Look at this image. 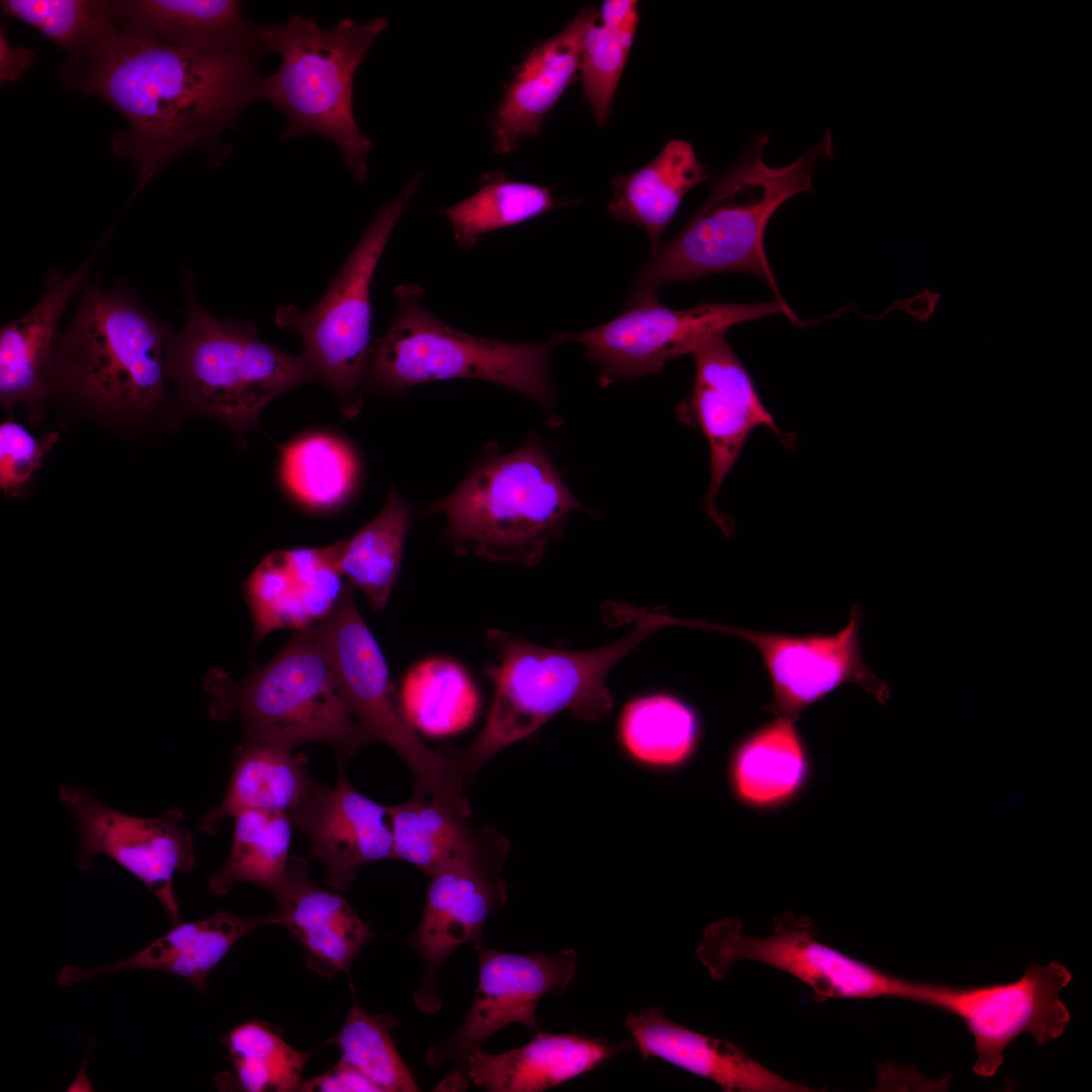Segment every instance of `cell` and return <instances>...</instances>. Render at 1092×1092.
<instances>
[{
  "label": "cell",
  "mask_w": 1092,
  "mask_h": 1092,
  "mask_svg": "<svg viewBox=\"0 0 1092 1092\" xmlns=\"http://www.w3.org/2000/svg\"><path fill=\"white\" fill-rule=\"evenodd\" d=\"M280 471L289 492L304 506L328 510L342 504L357 477V462L341 439L311 433L281 451Z\"/></svg>",
  "instance_id": "36"
},
{
  "label": "cell",
  "mask_w": 1092,
  "mask_h": 1092,
  "mask_svg": "<svg viewBox=\"0 0 1092 1092\" xmlns=\"http://www.w3.org/2000/svg\"><path fill=\"white\" fill-rule=\"evenodd\" d=\"M794 722L778 717L735 748L730 778L743 802L754 806L777 804L791 797L803 784L807 761Z\"/></svg>",
  "instance_id": "34"
},
{
  "label": "cell",
  "mask_w": 1092,
  "mask_h": 1092,
  "mask_svg": "<svg viewBox=\"0 0 1092 1092\" xmlns=\"http://www.w3.org/2000/svg\"><path fill=\"white\" fill-rule=\"evenodd\" d=\"M4 15L21 20L67 54V60L84 56L111 24L107 1L95 0H5Z\"/></svg>",
  "instance_id": "42"
},
{
  "label": "cell",
  "mask_w": 1092,
  "mask_h": 1092,
  "mask_svg": "<svg viewBox=\"0 0 1092 1092\" xmlns=\"http://www.w3.org/2000/svg\"><path fill=\"white\" fill-rule=\"evenodd\" d=\"M583 506L552 464L545 447L531 437L502 454L490 445L449 494L431 503L425 515L443 514L444 540L458 555L490 561L538 564L559 538L567 517Z\"/></svg>",
  "instance_id": "3"
},
{
  "label": "cell",
  "mask_w": 1092,
  "mask_h": 1092,
  "mask_svg": "<svg viewBox=\"0 0 1092 1092\" xmlns=\"http://www.w3.org/2000/svg\"><path fill=\"white\" fill-rule=\"evenodd\" d=\"M59 795L76 824L79 868L88 869L98 854L108 856L154 894L172 924L179 922L173 878L195 864L193 837L182 824V812L172 808L154 817L131 815L73 785L63 786Z\"/></svg>",
  "instance_id": "15"
},
{
  "label": "cell",
  "mask_w": 1092,
  "mask_h": 1092,
  "mask_svg": "<svg viewBox=\"0 0 1092 1092\" xmlns=\"http://www.w3.org/2000/svg\"><path fill=\"white\" fill-rule=\"evenodd\" d=\"M261 49L188 51L126 37L110 26L84 56L66 61L61 76L126 120L110 147L135 166L134 197L171 161L205 149L259 100Z\"/></svg>",
  "instance_id": "1"
},
{
  "label": "cell",
  "mask_w": 1092,
  "mask_h": 1092,
  "mask_svg": "<svg viewBox=\"0 0 1092 1092\" xmlns=\"http://www.w3.org/2000/svg\"><path fill=\"white\" fill-rule=\"evenodd\" d=\"M424 289L396 286V313L388 330L374 340L364 385L382 395L416 384L471 378L521 392L544 406L554 404L556 388L549 355L558 343L516 344L460 332L424 308Z\"/></svg>",
  "instance_id": "8"
},
{
  "label": "cell",
  "mask_w": 1092,
  "mask_h": 1092,
  "mask_svg": "<svg viewBox=\"0 0 1092 1092\" xmlns=\"http://www.w3.org/2000/svg\"><path fill=\"white\" fill-rule=\"evenodd\" d=\"M386 808L393 858L412 863L428 878L477 850L493 830L474 829L470 813L415 793Z\"/></svg>",
  "instance_id": "31"
},
{
  "label": "cell",
  "mask_w": 1092,
  "mask_h": 1092,
  "mask_svg": "<svg viewBox=\"0 0 1092 1092\" xmlns=\"http://www.w3.org/2000/svg\"><path fill=\"white\" fill-rule=\"evenodd\" d=\"M510 844L495 829L473 853L429 877L422 919L412 944L425 965V978L414 1000L420 1010L441 1007L437 976L446 958L465 942L482 940L488 916L507 900L502 876Z\"/></svg>",
  "instance_id": "18"
},
{
  "label": "cell",
  "mask_w": 1092,
  "mask_h": 1092,
  "mask_svg": "<svg viewBox=\"0 0 1092 1092\" xmlns=\"http://www.w3.org/2000/svg\"><path fill=\"white\" fill-rule=\"evenodd\" d=\"M318 629L345 707L371 741L387 744L402 758L414 779V793L471 812L463 793L469 778L460 758L430 748L413 729L381 649L356 606L353 587L346 585Z\"/></svg>",
  "instance_id": "9"
},
{
  "label": "cell",
  "mask_w": 1092,
  "mask_h": 1092,
  "mask_svg": "<svg viewBox=\"0 0 1092 1092\" xmlns=\"http://www.w3.org/2000/svg\"><path fill=\"white\" fill-rule=\"evenodd\" d=\"M479 186L445 211L454 240L464 248H472L484 234L523 223L555 206L549 188L510 180L502 172L485 173Z\"/></svg>",
  "instance_id": "37"
},
{
  "label": "cell",
  "mask_w": 1092,
  "mask_h": 1092,
  "mask_svg": "<svg viewBox=\"0 0 1092 1092\" xmlns=\"http://www.w3.org/2000/svg\"><path fill=\"white\" fill-rule=\"evenodd\" d=\"M411 523L408 504L392 488L374 519L348 540L334 543L342 575L375 611L386 607L396 583Z\"/></svg>",
  "instance_id": "33"
},
{
  "label": "cell",
  "mask_w": 1092,
  "mask_h": 1092,
  "mask_svg": "<svg viewBox=\"0 0 1092 1092\" xmlns=\"http://www.w3.org/2000/svg\"><path fill=\"white\" fill-rule=\"evenodd\" d=\"M335 544L276 550L265 556L244 583L255 640L279 629H305L324 621L346 585Z\"/></svg>",
  "instance_id": "21"
},
{
  "label": "cell",
  "mask_w": 1092,
  "mask_h": 1092,
  "mask_svg": "<svg viewBox=\"0 0 1092 1092\" xmlns=\"http://www.w3.org/2000/svg\"><path fill=\"white\" fill-rule=\"evenodd\" d=\"M167 344V330L132 296L92 285L63 338L65 378L103 408L145 412L164 391Z\"/></svg>",
  "instance_id": "11"
},
{
  "label": "cell",
  "mask_w": 1092,
  "mask_h": 1092,
  "mask_svg": "<svg viewBox=\"0 0 1092 1092\" xmlns=\"http://www.w3.org/2000/svg\"><path fill=\"white\" fill-rule=\"evenodd\" d=\"M696 954L714 980H722L739 961L768 965L795 977L817 1002L835 998L895 997L924 1003L926 982L888 974L822 943L813 920L789 912L774 917L772 933L750 936L739 918L709 924Z\"/></svg>",
  "instance_id": "12"
},
{
  "label": "cell",
  "mask_w": 1092,
  "mask_h": 1092,
  "mask_svg": "<svg viewBox=\"0 0 1092 1092\" xmlns=\"http://www.w3.org/2000/svg\"><path fill=\"white\" fill-rule=\"evenodd\" d=\"M479 973L472 1004L460 1026L445 1040L432 1044L427 1062L459 1066L482 1042L506 1025L522 1024L531 1031L541 1028L536 1018L538 1002L549 992L562 994L576 969V952L517 954L475 943Z\"/></svg>",
  "instance_id": "19"
},
{
  "label": "cell",
  "mask_w": 1092,
  "mask_h": 1092,
  "mask_svg": "<svg viewBox=\"0 0 1092 1092\" xmlns=\"http://www.w3.org/2000/svg\"><path fill=\"white\" fill-rule=\"evenodd\" d=\"M346 759L339 755L334 786L313 782L287 815L306 835L309 855L326 864V882L338 892L349 889L360 867L393 858L387 808L351 785Z\"/></svg>",
  "instance_id": "20"
},
{
  "label": "cell",
  "mask_w": 1092,
  "mask_h": 1092,
  "mask_svg": "<svg viewBox=\"0 0 1092 1092\" xmlns=\"http://www.w3.org/2000/svg\"><path fill=\"white\" fill-rule=\"evenodd\" d=\"M89 260L70 274L50 272L39 301L19 318L2 326L0 397L3 405L35 402L46 394L57 325L70 297L82 284Z\"/></svg>",
  "instance_id": "27"
},
{
  "label": "cell",
  "mask_w": 1092,
  "mask_h": 1092,
  "mask_svg": "<svg viewBox=\"0 0 1092 1092\" xmlns=\"http://www.w3.org/2000/svg\"><path fill=\"white\" fill-rule=\"evenodd\" d=\"M599 18L596 8H584L529 52L489 117L494 153L509 154L523 138L541 131L544 117L573 81L585 31Z\"/></svg>",
  "instance_id": "24"
},
{
  "label": "cell",
  "mask_w": 1092,
  "mask_h": 1092,
  "mask_svg": "<svg viewBox=\"0 0 1092 1092\" xmlns=\"http://www.w3.org/2000/svg\"><path fill=\"white\" fill-rule=\"evenodd\" d=\"M623 752L639 765L671 770L694 754L701 735L696 710L679 697L654 692L629 700L617 722Z\"/></svg>",
  "instance_id": "32"
},
{
  "label": "cell",
  "mask_w": 1092,
  "mask_h": 1092,
  "mask_svg": "<svg viewBox=\"0 0 1092 1092\" xmlns=\"http://www.w3.org/2000/svg\"><path fill=\"white\" fill-rule=\"evenodd\" d=\"M280 924L278 914L244 917L218 911L197 921H179L130 957L98 967L99 976L124 970L164 972L191 982L204 992L210 972L243 936L263 926Z\"/></svg>",
  "instance_id": "28"
},
{
  "label": "cell",
  "mask_w": 1092,
  "mask_h": 1092,
  "mask_svg": "<svg viewBox=\"0 0 1092 1092\" xmlns=\"http://www.w3.org/2000/svg\"><path fill=\"white\" fill-rule=\"evenodd\" d=\"M216 720L237 713L246 742L293 749L309 742L334 746L348 758L372 742L338 692L318 623L298 630L264 666L242 680L212 668L204 680Z\"/></svg>",
  "instance_id": "6"
},
{
  "label": "cell",
  "mask_w": 1092,
  "mask_h": 1092,
  "mask_svg": "<svg viewBox=\"0 0 1092 1092\" xmlns=\"http://www.w3.org/2000/svg\"><path fill=\"white\" fill-rule=\"evenodd\" d=\"M242 1091H298L304 1067L315 1051H298L267 1022L250 1020L222 1038Z\"/></svg>",
  "instance_id": "40"
},
{
  "label": "cell",
  "mask_w": 1092,
  "mask_h": 1092,
  "mask_svg": "<svg viewBox=\"0 0 1092 1092\" xmlns=\"http://www.w3.org/2000/svg\"><path fill=\"white\" fill-rule=\"evenodd\" d=\"M633 1046L634 1040L612 1043L576 1031L540 1029L526 1044L500 1054L472 1052L443 1083L460 1087L467 1081L491 1092H539L593 1071Z\"/></svg>",
  "instance_id": "22"
},
{
  "label": "cell",
  "mask_w": 1092,
  "mask_h": 1092,
  "mask_svg": "<svg viewBox=\"0 0 1092 1092\" xmlns=\"http://www.w3.org/2000/svg\"><path fill=\"white\" fill-rule=\"evenodd\" d=\"M625 1027L643 1059H661L716 1083L723 1091H813L769 1070L730 1040L708 1036L670 1020L657 1007L629 1013Z\"/></svg>",
  "instance_id": "23"
},
{
  "label": "cell",
  "mask_w": 1092,
  "mask_h": 1092,
  "mask_svg": "<svg viewBox=\"0 0 1092 1092\" xmlns=\"http://www.w3.org/2000/svg\"><path fill=\"white\" fill-rule=\"evenodd\" d=\"M474 686L465 669L444 657L415 664L404 675L400 704L412 724L434 733L464 726L476 705Z\"/></svg>",
  "instance_id": "39"
},
{
  "label": "cell",
  "mask_w": 1092,
  "mask_h": 1092,
  "mask_svg": "<svg viewBox=\"0 0 1092 1092\" xmlns=\"http://www.w3.org/2000/svg\"><path fill=\"white\" fill-rule=\"evenodd\" d=\"M234 818L230 854L222 867L209 877V891L221 896L236 883H249L273 894L285 877L291 856L292 824L287 814L245 810Z\"/></svg>",
  "instance_id": "35"
},
{
  "label": "cell",
  "mask_w": 1092,
  "mask_h": 1092,
  "mask_svg": "<svg viewBox=\"0 0 1092 1092\" xmlns=\"http://www.w3.org/2000/svg\"><path fill=\"white\" fill-rule=\"evenodd\" d=\"M298 1091L349 1092L378 1091V1089L361 1073L339 1061L324 1074L305 1082L302 1081Z\"/></svg>",
  "instance_id": "44"
},
{
  "label": "cell",
  "mask_w": 1092,
  "mask_h": 1092,
  "mask_svg": "<svg viewBox=\"0 0 1092 1092\" xmlns=\"http://www.w3.org/2000/svg\"><path fill=\"white\" fill-rule=\"evenodd\" d=\"M1072 974L1056 961L1029 962L1015 981L953 986L930 983L927 1004L962 1020L974 1038V1073L993 1077L1005 1048L1029 1033L1038 1045L1063 1035L1070 1012L1060 997Z\"/></svg>",
  "instance_id": "14"
},
{
  "label": "cell",
  "mask_w": 1092,
  "mask_h": 1092,
  "mask_svg": "<svg viewBox=\"0 0 1092 1092\" xmlns=\"http://www.w3.org/2000/svg\"><path fill=\"white\" fill-rule=\"evenodd\" d=\"M862 611L854 605L847 625L835 634L796 635L759 632L696 620L678 626L740 637L760 654L772 687L768 710L793 721L809 705L847 682L860 686L879 702L889 698L888 686L869 669L859 644Z\"/></svg>",
  "instance_id": "16"
},
{
  "label": "cell",
  "mask_w": 1092,
  "mask_h": 1092,
  "mask_svg": "<svg viewBox=\"0 0 1092 1092\" xmlns=\"http://www.w3.org/2000/svg\"><path fill=\"white\" fill-rule=\"evenodd\" d=\"M783 312L794 324H803L788 304L779 300L760 303H701L691 309H673L657 300L626 305V310L597 328L577 333L557 332L559 344L583 345L588 360L602 366L600 384L633 380L660 371L671 359L694 351L705 341L737 324Z\"/></svg>",
  "instance_id": "13"
},
{
  "label": "cell",
  "mask_w": 1092,
  "mask_h": 1092,
  "mask_svg": "<svg viewBox=\"0 0 1092 1092\" xmlns=\"http://www.w3.org/2000/svg\"><path fill=\"white\" fill-rule=\"evenodd\" d=\"M185 287L186 323L181 332L168 335L167 364L193 410L243 436L275 397L322 381L303 354H287L266 343L252 322L213 317L198 302L189 279Z\"/></svg>",
  "instance_id": "7"
},
{
  "label": "cell",
  "mask_w": 1092,
  "mask_h": 1092,
  "mask_svg": "<svg viewBox=\"0 0 1092 1092\" xmlns=\"http://www.w3.org/2000/svg\"><path fill=\"white\" fill-rule=\"evenodd\" d=\"M273 895L280 924L300 943L307 966L325 977L348 974L372 932L345 898L315 885L307 860L295 855Z\"/></svg>",
  "instance_id": "25"
},
{
  "label": "cell",
  "mask_w": 1092,
  "mask_h": 1092,
  "mask_svg": "<svg viewBox=\"0 0 1092 1092\" xmlns=\"http://www.w3.org/2000/svg\"><path fill=\"white\" fill-rule=\"evenodd\" d=\"M56 438L51 434L38 440L13 421L0 426V485L4 492H19L28 483Z\"/></svg>",
  "instance_id": "43"
},
{
  "label": "cell",
  "mask_w": 1092,
  "mask_h": 1092,
  "mask_svg": "<svg viewBox=\"0 0 1092 1092\" xmlns=\"http://www.w3.org/2000/svg\"><path fill=\"white\" fill-rule=\"evenodd\" d=\"M36 62L35 54L24 47L12 46L3 27L0 29V82L13 83Z\"/></svg>",
  "instance_id": "45"
},
{
  "label": "cell",
  "mask_w": 1092,
  "mask_h": 1092,
  "mask_svg": "<svg viewBox=\"0 0 1092 1092\" xmlns=\"http://www.w3.org/2000/svg\"><path fill=\"white\" fill-rule=\"evenodd\" d=\"M627 614L636 623L633 631L583 651L540 646L498 630L487 633V642L498 656L493 700L481 732L456 754L469 778L490 757L562 711L583 721H598L610 713L614 704L607 686L610 670L662 628L654 613Z\"/></svg>",
  "instance_id": "4"
},
{
  "label": "cell",
  "mask_w": 1092,
  "mask_h": 1092,
  "mask_svg": "<svg viewBox=\"0 0 1092 1092\" xmlns=\"http://www.w3.org/2000/svg\"><path fill=\"white\" fill-rule=\"evenodd\" d=\"M421 183L415 174L399 195L372 218L339 273L316 303L307 309L279 307L275 324L296 332L303 355L338 399L347 419L359 414L372 354L370 287L388 239Z\"/></svg>",
  "instance_id": "10"
},
{
  "label": "cell",
  "mask_w": 1092,
  "mask_h": 1092,
  "mask_svg": "<svg viewBox=\"0 0 1092 1092\" xmlns=\"http://www.w3.org/2000/svg\"><path fill=\"white\" fill-rule=\"evenodd\" d=\"M708 180L706 168L692 145L671 140L650 163L628 176L613 179L608 210L617 219L642 228L649 236L654 256L686 194Z\"/></svg>",
  "instance_id": "29"
},
{
  "label": "cell",
  "mask_w": 1092,
  "mask_h": 1092,
  "mask_svg": "<svg viewBox=\"0 0 1092 1092\" xmlns=\"http://www.w3.org/2000/svg\"><path fill=\"white\" fill-rule=\"evenodd\" d=\"M395 1017L370 1015L354 1000L339 1033L325 1045H336L340 1062L355 1069L378 1091L415 1092L420 1088L390 1036Z\"/></svg>",
  "instance_id": "41"
},
{
  "label": "cell",
  "mask_w": 1092,
  "mask_h": 1092,
  "mask_svg": "<svg viewBox=\"0 0 1092 1092\" xmlns=\"http://www.w3.org/2000/svg\"><path fill=\"white\" fill-rule=\"evenodd\" d=\"M725 334L708 339L692 354L694 385L676 410L678 421L701 432L709 444L711 474L704 507L722 526L725 518L716 509L717 495L751 434L764 428L786 448L796 440L795 434L780 430Z\"/></svg>",
  "instance_id": "17"
},
{
  "label": "cell",
  "mask_w": 1092,
  "mask_h": 1092,
  "mask_svg": "<svg viewBox=\"0 0 1092 1092\" xmlns=\"http://www.w3.org/2000/svg\"><path fill=\"white\" fill-rule=\"evenodd\" d=\"M767 133H757L738 162L715 185L709 197L670 242L640 270L627 304L657 300L667 284L739 271L765 282L781 296L764 251L766 225L793 196L813 191V170L820 159L833 158L831 133L783 167L762 159Z\"/></svg>",
  "instance_id": "2"
},
{
  "label": "cell",
  "mask_w": 1092,
  "mask_h": 1092,
  "mask_svg": "<svg viewBox=\"0 0 1092 1092\" xmlns=\"http://www.w3.org/2000/svg\"><path fill=\"white\" fill-rule=\"evenodd\" d=\"M388 19L365 23L344 18L333 27L294 15L259 28L265 50L277 54L275 72L262 78L258 98L284 113L283 140L318 134L335 144L358 183L368 179L371 141L359 129L353 111L355 73Z\"/></svg>",
  "instance_id": "5"
},
{
  "label": "cell",
  "mask_w": 1092,
  "mask_h": 1092,
  "mask_svg": "<svg viewBox=\"0 0 1092 1092\" xmlns=\"http://www.w3.org/2000/svg\"><path fill=\"white\" fill-rule=\"evenodd\" d=\"M111 27L126 37L205 52L261 43L234 0L107 1Z\"/></svg>",
  "instance_id": "26"
},
{
  "label": "cell",
  "mask_w": 1092,
  "mask_h": 1092,
  "mask_svg": "<svg viewBox=\"0 0 1092 1092\" xmlns=\"http://www.w3.org/2000/svg\"><path fill=\"white\" fill-rule=\"evenodd\" d=\"M638 2L608 0L602 5L601 23L586 29L579 68L584 94L597 124L610 115L615 92L631 50L638 23Z\"/></svg>",
  "instance_id": "38"
},
{
  "label": "cell",
  "mask_w": 1092,
  "mask_h": 1092,
  "mask_svg": "<svg viewBox=\"0 0 1092 1092\" xmlns=\"http://www.w3.org/2000/svg\"><path fill=\"white\" fill-rule=\"evenodd\" d=\"M292 749L244 742L235 751L233 770L222 800L198 821V828L214 835L222 822L245 810L288 813L313 781L303 755Z\"/></svg>",
  "instance_id": "30"
}]
</instances>
